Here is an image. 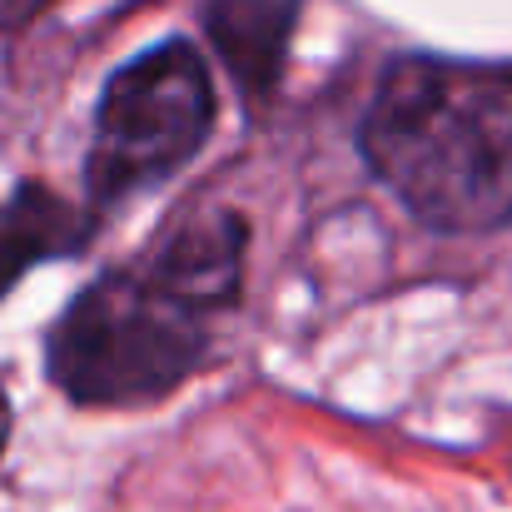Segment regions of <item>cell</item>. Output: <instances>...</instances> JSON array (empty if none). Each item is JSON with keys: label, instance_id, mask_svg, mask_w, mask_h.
Here are the masks:
<instances>
[{"label": "cell", "instance_id": "cell-5", "mask_svg": "<svg viewBox=\"0 0 512 512\" xmlns=\"http://www.w3.org/2000/svg\"><path fill=\"white\" fill-rule=\"evenodd\" d=\"M85 234H90V219L45 184H20L10 199H0V299L35 264L75 254Z\"/></svg>", "mask_w": 512, "mask_h": 512}, {"label": "cell", "instance_id": "cell-1", "mask_svg": "<svg viewBox=\"0 0 512 512\" xmlns=\"http://www.w3.org/2000/svg\"><path fill=\"white\" fill-rule=\"evenodd\" d=\"M244 289V219L194 209L130 269L100 274L50 329V383L80 408H145L204 363Z\"/></svg>", "mask_w": 512, "mask_h": 512}, {"label": "cell", "instance_id": "cell-7", "mask_svg": "<svg viewBox=\"0 0 512 512\" xmlns=\"http://www.w3.org/2000/svg\"><path fill=\"white\" fill-rule=\"evenodd\" d=\"M5 438H10V398L0 388V453H5Z\"/></svg>", "mask_w": 512, "mask_h": 512}, {"label": "cell", "instance_id": "cell-2", "mask_svg": "<svg viewBox=\"0 0 512 512\" xmlns=\"http://www.w3.org/2000/svg\"><path fill=\"white\" fill-rule=\"evenodd\" d=\"M363 160L443 234H488L512 219V65L393 60L358 130Z\"/></svg>", "mask_w": 512, "mask_h": 512}, {"label": "cell", "instance_id": "cell-6", "mask_svg": "<svg viewBox=\"0 0 512 512\" xmlns=\"http://www.w3.org/2000/svg\"><path fill=\"white\" fill-rule=\"evenodd\" d=\"M55 0H0V25H25L30 15L50 10Z\"/></svg>", "mask_w": 512, "mask_h": 512}, {"label": "cell", "instance_id": "cell-4", "mask_svg": "<svg viewBox=\"0 0 512 512\" xmlns=\"http://www.w3.org/2000/svg\"><path fill=\"white\" fill-rule=\"evenodd\" d=\"M299 20V0H204V25L214 50L244 95L264 100L279 80L289 35Z\"/></svg>", "mask_w": 512, "mask_h": 512}, {"label": "cell", "instance_id": "cell-3", "mask_svg": "<svg viewBox=\"0 0 512 512\" xmlns=\"http://www.w3.org/2000/svg\"><path fill=\"white\" fill-rule=\"evenodd\" d=\"M214 85L189 40H160L120 65L100 95L85 155L90 204L100 214L160 189L209 140Z\"/></svg>", "mask_w": 512, "mask_h": 512}]
</instances>
